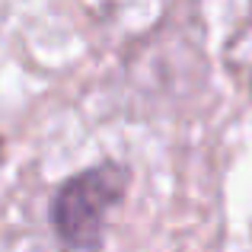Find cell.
<instances>
[{"instance_id": "1", "label": "cell", "mask_w": 252, "mask_h": 252, "mask_svg": "<svg viewBox=\"0 0 252 252\" xmlns=\"http://www.w3.org/2000/svg\"><path fill=\"white\" fill-rule=\"evenodd\" d=\"M131 185V169L122 163H96V166L70 176L55 191L48 220L64 246L96 249L105 243V220L122 204Z\"/></svg>"}]
</instances>
